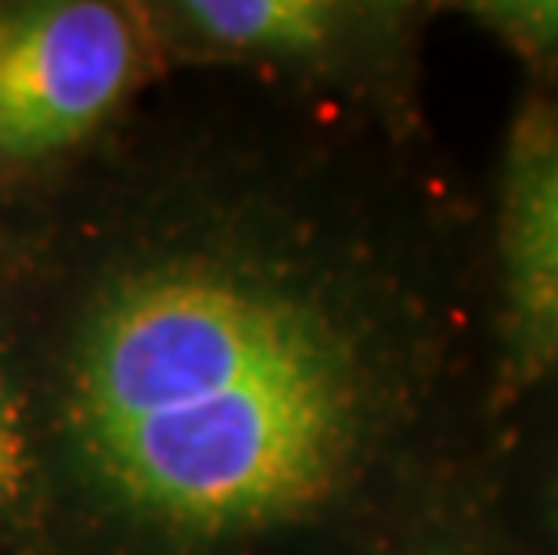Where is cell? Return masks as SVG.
Returning <instances> with one entry per match:
<instances>
[{
	"label": "cell",
	"instance_id": "1",
	"mask_svg": "<svg viewBox=\"0 0 558 555\" xmlns=\"http://www.w3.org/2000/svg\"><path fill=\"white\" fill-rule=\"evenodd\" d=\"M69 455L130 523L234 541L347 487L375 419L361 336L289 267L231 245L105 278L62 364Z\"/></svg>",
	"mask_w": 558,
	"mask_h": 555
},
{
	"label": "cell",
	"instance_id": "6",
	"mask_svg": "<svg viewBox=\"0 0 558 555\" xmlns=\"http://www.w3.org/2000/svg\"><path fill=\"white\" fill-rule=\"evenodd\" d=\"M33 476V451L26 436V419L15 389L0 372V509H15L26 498Z\"/></svg>",
	"mask_w": 558,
	"mask_h": 555
},
{
	"label": "cell",
	"instance_id": "5",
	"mask_svg": "<svg viewBox=\"0 0 558 555\" xmlns=\"http://www.w3.org/2000/svg\"><path fill=\"white\" fill-rule=\"evenodd\" d=\"M472 11L533 62H558V0H497Z\"/></svg>",
	"mask_w": 558,
	"mask_h": 555
},
{
	"label": "cell",
	"instance_id": "2",
	"mask_svg": "<svg viewBox=\"0 0 558 555\" xmlns=\"http://www.w3.org/2000/svg\"><path fill=\"white\" fill-rule=\"evenodd\" d=\"M134 33L112 4L51 0L0 11V159L80 141L123 98Z\"/></svg>",
	"mask_w": 558,
	"mask_h": 555
},
{
	"label": "cell",
	"instance_id": "4",
	"mask_svg": "<svg viewBox=\"0 0 558 555\" xmlns=\"http://www.w3.org/2000/svg\"><path fill=\"white\" fill-rule=\"evenodd\" d=\"M184 19L213 44L256 55H314L336 29L320 0H192Z\"/></svg>",
	"mask_w": 558,
	"mask_h": 555
},
{
	"label": "cell",
	"instance_id": "3",
	"mask_svg": "<svg viewBox=\"0 0 558 555\" xmlns=\"http://www.w3.org/2000/svg\"><path fill=\"white\" fill-rule=\"evenodd\" d=\"M501 256L522 328L558 361V98L533 101L512 130Z\"/></svg>",
	"mask_w": 558,
	"mask_h": 555
}]
</instances>
